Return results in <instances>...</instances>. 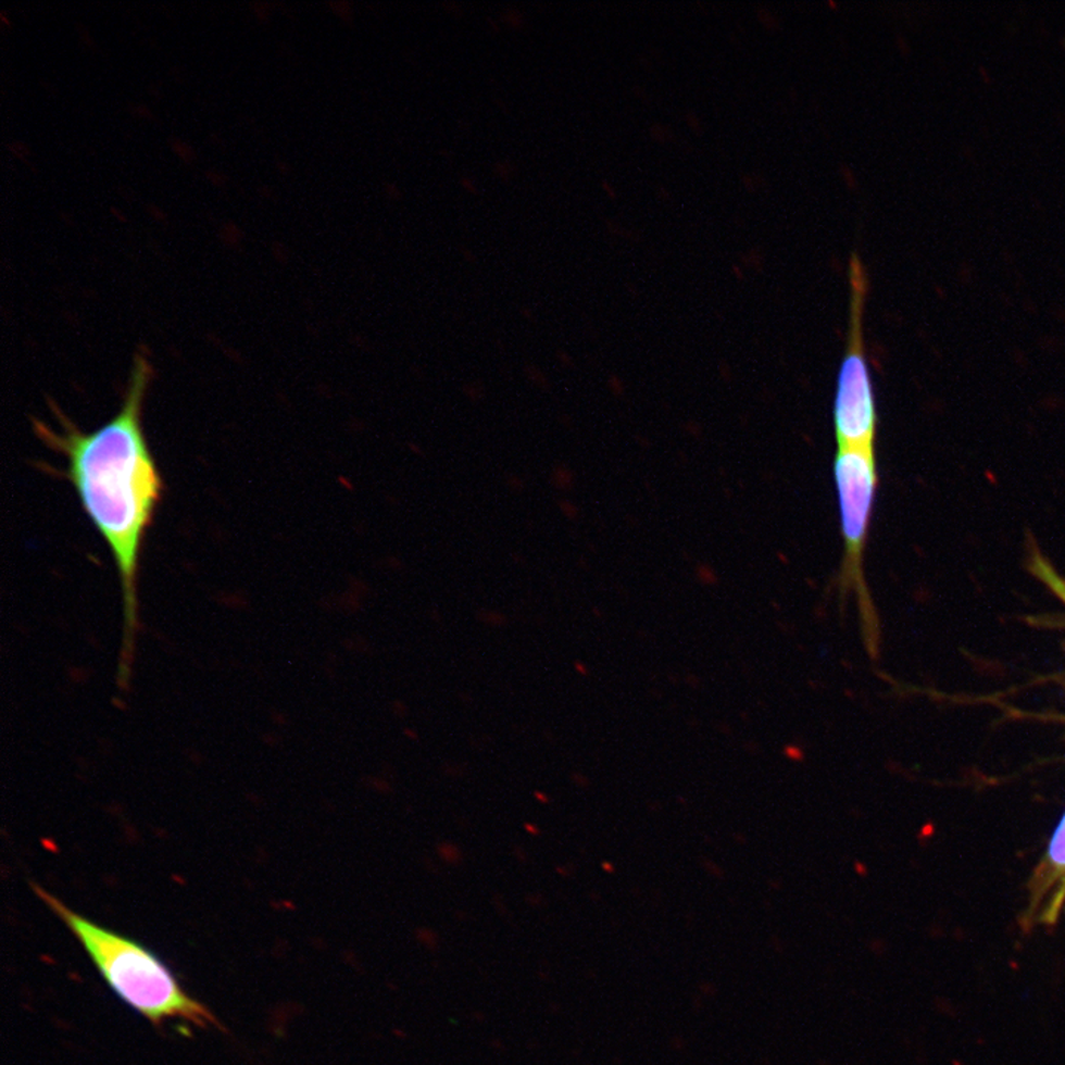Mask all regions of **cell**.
I'll use <instances>...</instances> for the list:
<instances>
[{"label": "cell", "mask_w": 1065, "mask_h": 1065, "mask_svg": "<svg viewBox=\"0 0 1065 1065\" xmlns=\"http://www.w3.org/2000/svg\"><path fill=\"white\" fill-rule=\"evenodd\" d=\"M1065 905V814L1051 839L1047 855L1028 885V904L1022 917L1027 931L1050 927L1060 919Z\"/></svg>", "instance_id": "obj_5"}, {"label": "cell", "mask_w": 1065, "mask_h": 1065, "mask_svg": "<svg viewBox=\"0 0 1065 1065\" xmlns=\"http://www.w3.org/2000/svg\"><path fill=\"white\" fill-rule=\"evenodd\" d=\"M223 236H224V240L227 241V243L236 245L237 241H239L240 239L241 233L240 229L236 227V225L229 224L227 225V227L224 228Z\"/></svg>", "instance_id": "obj_7"}, {"label": "cell", "mask_w": 1065, "mask_h": 1065, "mask_svg": "<svg viewBox=\"0 0 1065 1065\" xmlns=\"http://www.w3.org/2000/svg\"><path fill=\"white\" fill-rule=\"evenodd\" d=\"M172 146H174V150L176 151V153H178L179 155H181V158L184 160H187V162H190V160H192V158H195V153H192L191 147L188 146V145H186V142H183V141H174V145H172Z\"/></svg>", "instance_id": "obj_8"}, {"label": "cell", "mask_w": 1065, "mask_h": 1065, "mask_svg": "<svg viewBox=\"0 0 1065 1065\" xmlns=\"http://www.w3.org/2000/svg\"><path fill=\"white\" fill-rule=\"evenodd\" d=\"M151 378L149 359L138 354L121 409L96 431H82L63 415L59 416L60 428L36 426L39 437L63 456L64 475L116 564L125 622L121 687L128 686L139 628V560L163 494L162 475L142 422Z\"/></svg>", "instance_id": "obj_1"}, {"label": "cell", "mask_w": 1065, "mask_h": 1065, "mask_svg": "<svg viewBox=\"0 0 1065 1065\" xmlns=\"http://www.w3.org/2000/svg\"><path fill=\"white\" fill-rule=\"evenodd\" d=\"M32 887L76 937L106 985L153 1026L179 1022L191 1027H221L215 1015L191 998L171 969L145 945L77 915L39 885Z\"/></svg>", "instance_id": "obj_2"}, {"label": "cell", "mask_w": 1065, "mask_h": 1065, "mask_svg": "<svg viewBox=\"0 0 1065 1065\" xmlns=\"http://www.w3.org/2000/svg\"><path fill=\"white\" fill-rule=\"evenodd\" d=\"M850 327L845 355L839 371L835 399V434L837 449L875 450L876 405L866 354H864L863 314L868 280L866 268L857 253H852L850 266Z\"/></svg>", "instance_id": "obj_3"}, {"label": "cell", "mask_w": 1065, "mask_h": 1065, "mask_svg": "<svg viewBox=\"0 0 1065 1065\" xmlns=\"http://www.w3.org/2000/svg\"><path fill=\"white\" fill-rule=\"evenodd\" d=\"M835 481L845 544L843 573L852 581H862L864 549L878 487L875 450L837 449Z\"/></svg>", "instance_id": "obj_4"}, {"label": "cell", "mask_w": 1065, "mask_h": 1065, "mask_svg": "<svg viewBox=\"0 0 1065 1065\" xmlns=\"http://www.w3.org/2000/svg\"><path fill=\"white\" fill-rule=\"evenodd\" d=\"M1030 572L1033 573L1035 577H1038L1042 584L1048 586V589L1052 593H1055L1061 601L1065 604V579L1060 575L1058 572L1052 567L1050 561L1040 555L1039 551H1035L1030 559Z\"/></svg>", "instance_id": "obj_6"}]
</instances>
